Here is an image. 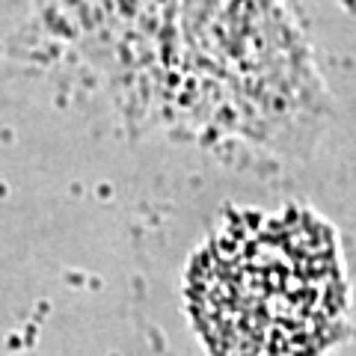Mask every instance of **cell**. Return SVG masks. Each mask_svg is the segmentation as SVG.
<instances>
[{
    "label": "cell",
    "mask_w": 356,
    "mask_h": 356,
    "mask_svg": "<svg viewBox=\"0 0 356 356\" xmlns=\"http://www.w3.org/2000/svg\"><path fill=\"white\" fill-rule=\"evenodd\" d=\"M187 288L214 356H315L344 309L336 243L306 214L229 226L196 259Z\"/></svg>",
    "instance_id": "1"
}]
</instances>
